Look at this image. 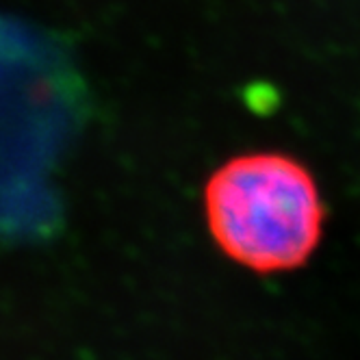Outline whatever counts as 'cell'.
<instances>
[{
	"label": "cell",
	"mask_w": 360,
	"mask_h": 360,
	"mask_svg": "<svg viewBox=\"0 0 360 360\" xmlns=\"http://www.w3.org/2000/svg\"><path fill=\"white\" fill-rule=\"evenodd\" d=\"M204 215L219 250L252 271L302 267L323 235L326 207L313 174L280 152H252L217 167Z\"/></svg>",
	"instance_id": "obj_1"
}]
</instances>
